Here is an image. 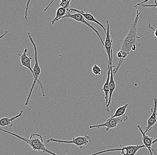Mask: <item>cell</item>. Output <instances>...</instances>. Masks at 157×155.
<instances>
[{"label": "cell", "mask_w": 157, "mask_h": 155, "mask_svg": "<svg viewBox=\"0 0 157 155\" xmlns=\"http://www.w3.org/2000/svg\"><path fill=\"white\" fill-rule=\"evenodd\" d=\"M92 141L91 138L88 135H85L84 136H78L76 138H74L73 140L71 141L57 140L54 138H51L47 140L46 142L49 144L50 142H56L58 143H64V144H73L76 145L77 147L82 149L84 145H87Z\"/></svg>", "instance_id": "obj_4"}, {"label": "cell", "mask_w": 157, "mask_h": 155, "mask_svg": "<svg viewBox=\"0 0 157 155\" xmlns=\"http://www.w3.org/2000/svg\"><path fill=\"white\" fill-rule=\"evenodd\" d=\"M67 12L68 11L63 8L61 7L58 8L56 10V17L52 21V25H53L55 24V22H57V21H59L60 19H62L63 17L66 15Z\"/></svg>", "instance_id": "obj_16"}, {"label": "cell", "mask_w": 157, "mask_h": 155, "mask_svg": "<svg viewBox=\"0 0 157 155\" xmlns=\"http://www.w3.org/2000/svg\"><path fill=\"white\" fill-rule=\"evenodd\" d=\"M128 119V117L125 114L122 116L119 117L114 118H108L107 120L102 124L99 125H93L89 126L90 129L94 128H100L102 127H106V131H109L110 129L116 128L118 124L123 121H126Z\"/></svg>", "instance_id": "obj_6"}, {"label": "cell", "mask_w": 157, "mask_h": 155, "mask_svg": "<svg viewBox=\"0 0 157 155\" xmlns=\"http://www.w3.org/2000/svg\"><path fill=\"white\" fill-rule=\"evenodd\" d=\"M114 66L112 65L111 70L110 79L109 81V102H108V105L107 107H106L105 110L106 111H109V107L110 105L111 102L112 97L113 93L114 91L116 90V86L115 82L114 80L113 73V68Z\"/></svg>", "instance_id": "obj_14"}, {"label": "cell", "mask_w": 157, "mask_h": 155, "mask_svg": "<svg viewBox=\"0 0 157 155\" xmlns=\"http://www.w3.org/2000/svg\"><path fill=\"white\" fill-rule=\"evenodd\" d=\"M71 2V0L68 1H63L61 0L60 2L59 6L65 9L67 11H69L70 10V3Z\"/></svg>", "instance_id": "obj_18"}, {"label": "cell", "mask_w": 157, "mask_h": 155, "mask_svg": "<svg viewBox=\"0 0 157 155\" xmlns=\"http://www.w3.org/2000/svg\"><path fill=\"white\" fill-rule=\"evenodd\" d=\"M28 51L27 48L25 49L24 52L22 54H18V56L20 57L21 63V66L25 67L27 68L32 72L34 77V71L32 70V68L31 67V60H32V58L29 57L27 56V52Z\"/></svg>", "instance_id": "obj_11"}, {"label": "cell", "mask_w": 157, "mask_h": 155, "mask_svg": "<svg viewBox=\"0 0 157 155\" xmlns=\"http://www.w3.org/2000/svg\"><path fill=\"white\" fill-rule=\"evenodd\" d=\"M1 131L5 133H8L10 135H13L15 137L19 139V140L24 141V142L28 144L32 148V149L36 151H42V152L47 153L52 155H57L52 151L47 149L45 147L44 144V139L42 135L38 134H32L30 135L29 139L22 137L18 135L15 133L10 132L9 131L4 130L2 128H0Z\"/></svg>", "instance_id": "obj_2"}, {"label": "cell", "mask_w": 157, "mask_h": 155, "mask_svg": "<svg viewBox=\"0 0 157 155\" xmlns=\"http://www.w3.org/2000/svg\"><path fill=\"white\" fill-rule=\"evenodd\" d=\"M111 66L109 67V70H108L107 77L106 78L105 82V84L103 85L102 88V91H104L105 95V103L106 107L108 105V102H109V81L110 79L111 70Z\"/></svg>", "instance_id": "obj_15"}, {"label": "cell", "mask_w": 157, "mask_h": 155, "mask_svg": "<svg viewBox=\"0 0 157 155\" xmlns=\"http://www.w3.org/2000/svg\"><path fill=\"white\" fill-rule=\"evenodd\" d=\"M154 109H151L152 114L150 118L147 121V126L144 133L146 134L147 132H149L151 130L152 127L155 125L157 122V99L154 98Z\"/></svg>", "instance_id": "obj_9"}, {"label": "cell", "mask_w": 157, "mask_h": 155, "mask_svg": "<svg viewBox=\"0 0 157 155\" xmlns=\"http://www.w3.org/2000/svg\"><path fill=\"white\" fill-rule=\"evenodd\" d=\"M92 71L93 74H95L96 75H100L101 74V68L95 64L94 66L92 68Z\"/></svg>", "instance_id": "obj_19"}, {"label": "cell", "mask_w": 157, "mask_h": 155, "mask_svg": "<svg viewBox=\"0 0 157 155\" xmlns=\"http://www.w3.org/2000/svg\"></svg>", "instance_id": "obj_27"}, {"label": "cell", "mask_w": 157, "mask_h": 155, "mask_svg": "<svg viewBox=\"0 0 157 155\" xmlns=\"http://www.w3.org/2000/svg\"><path fill=\"white\" fill-rule=\"evenodd\" d=\"M148 27L150 28V29L153 30V33L154 34V35H155V38H157V29H155V28H153L151 26V24L150 23L148 24Z\"/></svg>", "instance_id": "obj_20"}, {"label": "cell", "mask_w": 157, "mask_h": 155, "mask_svg": "<svg viewBox=\"0 0 157 155\" xmlns=\"http://www.w3.org/2000/svg\"><path fill=\"white\" fill-rule=\"evenodd\" d=\"M128 104L124 105L122 106V107H120L116 111L115 113L113 115H112L109 118H114L119 117L122 116L124 115L125 111H126V109L128 107Z\"/></svg>", "instance_id": "obj_17"}, {"label": "cell", "mask_w": 157, "mask_h": 155, "mask_svg": "<svg viewBox=\"0 0 157 155\" xmlns=\"http://www.w3.org/2000/svg\"><path fill=\"white\" fill-rule=\"evenodd\" d=\"M23 114V111H21L19 114L12 117H3L0 119L1 127H12L13 125V121L17 118L21 117Z\"/></svg>", "instance_id": "obj_13"}, {"label": "cell", "mask_w": 157, "mask_h": 155, "mask_svg": "<svg viewBox=\"0 0 157 155\" xmlns=\"http://www.w3.org/2000/svg\"><path fill=\"white\" fill-rule=\"evenodd\" d=\"M107 28V34L106 35V39L105 43V47L104 48L107 54L109 60H108V70L109 68L110 63L111 59V54L113 52V40L111 38V36L110 34L109 24V21H106Z\"/></svg>", "instance_id": "obj_8"}, {"label": "cell", "mask_w": 157, "mask_h": 155, "mask_svg": "<svg viewBox=\"0 0 157 155\" xmlns=\"http://www.w3.org/2000/svg\"><path fill=\"white\" fill-rule=\"evenodd\" d=\"M137 128L139 129L140 132L142 134V141L143 142V145H145V147L149 150L150 152V154L153 155L152 153L151 146L153 145V142L154 141L153 138L148 135H146V134L144 133L143 130H142V127L140 126V125H138L137 126Z\"/></svg>", "instance_id": "obj_12"}, {"label": "cell", "mask_w": 157, "mask_h": 155, "mask_svg": "<svg viewBox=\"0 0 157 155\" xmlns=\"http://www.w3.org/2000/svg\"><path fill=\"white\" fill-rule=\"evenodd\" d=\"M149 1H146L145 2H142L140 3H138L136 5V6H134V8L137 7V6H141L142 5L145 4V3Z\"/></svg>", "instance_id": "obj_22"}, {"label": "cell", "mask_w": 157, "mask_h": 155, "mask_svg": "<svg viewBox=\"0 0 157 155\" xmlns=\"http://www.w3.org/2000/svg\"><path fill=\"white\" fill-rule=\"evenodd\" d=\"M141 13L137 10L136 17L134 21L130 26V29L124 40H123L120 51L118 52L117 57L119 59L118 63L113 70V73H116L120 67L122 65L124 61L125 60L127 56L132 52L136 51L137 47L141 45L140 37L137 36V29L138 26L139 15Z\"/></svg>", "instance_id": "obj_1"}, {"label": "cell", "mask_w": 157, "mask_h": 155, "mask_svg": "<svg viewBox=\"0 0 157 155\" xmlns=\"http://www.w3.org/2000/svg\"><path fill=\"white\" fill-rule=\"evenodd\" d=\"M7 33L8 31H6V32H5L4 34L3 35H2V36H1V39H2V38L3 37H4V36L5 35H6V34H7Z\"/></svg>", "instance_id": "obj_25"}, {"label": "cell", "mask_w": 157, "mask_h": 155, "mask_svg": "<svg viewBox=\"0 0 157 155\" xmlns=\"http://www.w3.org/2000/svg\"><path fill=\"white\" fill-rule=\"evenodd\" d=\"M28 35L29 40H30L31 43H32L33 46H34V61H35V64H34L33 69L34 74V81L33 84H32V87H31V89H30V92H29V95H28V97H27V99H26V102H25V106H27L28 103H29V99H30L31 95H32L34 85H35L37 81L39 82V85H40V87H41V91H42L43 96L45 97V93H44V88H43V85H42L41 82L38 79L39 76L40 75V73H41V68H40V66H39V62H38V50H37V47H36V44L34 43L33 38L30 35V33L29 32H28Z\"/></svg>", "instance_id": "obj_3"}, {"label": "cell", "mask_w": 157, "mask_h": 155, "mask_svg": "<svg viewBox=\"0 0 157 155\" xmlns=\"http://www.w3.org/2000/svg\"><path fill=\"white\" fill-rule=\"evenodd\" d=\"M156 8H157V7H156Z\"/></svg>", "instance_id": "obj_26"}, {"label": "cell", "mask_w": 157, "mask_h": 155, "mask_svg": "<svg viewBox=\"0 0 157 155\" xmlns=\"http://www.w3.org/2000/svg\"><path fill=\"white\" fill-rule=\"evenodd\" d=\"M152 153H153V155H157V149H152Z\"/></svg>", "instance_id": "obj_23"}, {"label": "cell", "mask_w": 157, "mask_h": 155, "mask_svg": "<svg viewBox=\"0 0 157 155\" xmlns=\"http://www.w3.org/2000/svg\"><path fill=\"white\" fill-rule=\"evenodd\" d=\"M155 4L152 5H147L143 4L141 6L144 7H157V2L156 1H155Z\"/></svg>", "instance_id": "obj_21"}, {"label": "cell", "mask_w": 157, "mask_h": 155, "mask_svg": "<svg viewBox=\"0 0 157 155\" xmlns=\"http://www.w3.org/2000/svg\"><path fill=\"white\" fill-rule=\"evenodd\" d=\"M145 145H129V146H124L121 148H117V149H110L104 151L98 152L96 153L90 155H98L101 154L103 153H107L114 151H119L121 152V154L123 155H135L137 154V151L142 148H146Z\"/></svg>", "instance_id": "obj_5"}, {"label": "cell", "mask_w": 157, "mask_h": 155, "mask_svg": "<svg viewBox=\"0 0 157 155\" xmlns=\"http://www.w3.org/2000/svg\"><path fill=\"white\" fill-rule=\"evenodd\" d=\"M71 11H69L68 12L67 14H66V15H65L62 18H62H66V17H69V18H72V19L76 21L81 22V23L84 24V25H87V26L90 27L92 30L95 31V33L97 34V35H98V37H99V39H100V40H101V42L103 46H104V47H105V44H104L102 39L101 37V35H100V34H99V32H98V30H96V29L93 27V25H91L90 23L87 22V21L85 20V18H84V17H83L82 14L78 13H76L74 14H71Z\"/></svg>", "instance_id": "obj_7"}, {"label": "cell", "mask_w": 157, "mask_h": 155, "mask_svg": "<svg viewBox=\"0 0 157 155\" xmlns=\"http://www.w3.org/2000/svg\"><path fill=\"white\" fill-rule=\"evenodd\" d=\"M69 11H71V12L74 11L76 13H78L80 14H82V15L84 17V18L85 19H87V20L89 21H93V22H95V23H97L98 25H100L101 27L102 28L104 31H105V34L106 35L107 34V29L105 28V26L103 25L102 23H101L100 21H98L97 20L96 18L94 17L92 14H91L88 13V12H84L83 10H78L75 9L70 8V9Z\"/></svg>", "instance_id": "obj_10"}, {"label": "cell", "mask_w": 157, "mask_h": 155, "mask_svg": "<svg viewBox=\"0 0 157 155\" xmlns=\"http://www.w3.org/2000/svg\"><path fill=\"white\" fill-rule=\"evenodd\" d=\"M28 6H29V4H27V7H26V11H25V12H26V13H25V19H27V9H28Z\"/></svg>", "instance_id": "obj_24"}]
</instances>
